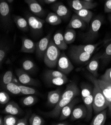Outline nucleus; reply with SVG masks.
Here are the masks:
<instances>
[{
  "label": "nucleus",
  "instance_id": "1",
  "mask_svg": "<svg viewBox=\"0 0 111 125\" xmlns=\"http://www.w3.org/2000/svg\"><path fill=\"white\" fill-rule=\"evenodd\" d=\"M87 76L94 85L93 90V108L94 113L96 115L102 111L107 109L108 103L102 89L94 79L93 75H88Z\"/></svg>",
  "mask_w": 111,
  "mask_h": 125
},
{
  "label": "nucleus",
  "instance_id": "2",
  "mask_svg": "<svg viewBox=\"0 0 111 125\" xmlns=\"http://www.w3.org/2000/svg\"><path fill=\"white\" fill-rule=\"evenodd\" d=\"M60 54V50L55 45L53 40H50L44 55L43 61L44 64L49 68H54L57 66Z\"/></svg>",
  "mask_w": 111,
  "mask_h": 125
},
{
  "label": "nucleus",
  "instance_id": "3",
  "mask_svg": "<svg viewBox=\"0 0 111 125\" xmlns=\"http://www.w3.org/2000/svg\"><path fill=\"white\" fill-rule=\"evenodd\" d=\"M103 20V17L102 16H97L92 20L88 31L84 35L85 42H91L97 38Z\"/></svg>",
  "mask_w": 111,
  "mask_h": 125
},
{
  "label": "nucleus",
  "instance_id": "4",
  "mask_svg": "<svg viewBox=\"0 0 111 125\" xmlns=\"http://www.w3.org/2000/svg\"><path fill=\"white\" fill-rule=\"evenodd\" d=\"M26 19L32 33L34 35H39L41 34L45 21L30 13L26 15Z\"/></svg>",
  "mask_w": 111,
  "mask_h": 125
},
{
  "label": "nucleus",
  "instance_id": "5",
  "mask_svg": "<svg viewBox=\"0 0 111 125\" xmlns=\"http://www.w3.org/2000/svg\"><path fill=\"white\" fill-rule=\"evenodd\" d=\"M69 55L73 62L77 64H83L87 63L92 55L91 54L80 51L74 46L70 48Z\"/></svg>",
  "mask_w": 111,
  "mask_h": 125
},
{
  "label": "nucleus",
  "instance_id": "6",
  "mask_svg": "<svg viewBox=\"0 0 111 125\" xmlns=\"http://www.w3.org/2000/svg\"><path fill=\"white\" fill-rule=\"evenodd\" d=\"M7 0H0V16L3 26L8 28L11 24L10 9Z\"/></svg>",
  "mask_w": 111,
  "mask_h": 125
},
{
  "label": "nucleus",
  "instance_id": "7",
  "mask_svg": "<svg viewBox=\"0 0 111 125\" xmlns=\"http://www.w3.org/2000/svg\"><path fill=\"white\" fill-rule=\"evenodd\" d=\"M93 77L95 81L102 89L105 95L108 103V114L109 116L111 117V84L103 81L101 79H97L93 76Z\"/></svg>",
  "mask_w": 111,
  "mask_h": 125
},
{
  "label": "nucleus",
  "instance_id": "8",
  "mask_svg": "<svg viewBox=\"0 0 111 125\" xmlns=\"http://www.w3.org/2000/svg\"><path fill=\"white\" fill-rule=\"evenodd\" d=\"M57 67L58 70L66 75L69 74L74 68L71 61L64 52L61 53L60 54L57 62Z\"/></svg>",
  "mask_w": 111,
  "mask_h": 125
},
{
  "label": "nucleus",
  "instance_id": "9",
  "mask_svg": "<svg viewBox=\"0 0 111 125\" xmlns=\"http://www.w3.org/2000/svg\"><path fill=\"white\" fill-rule=\"evenodd\" d=\"M80 93L81 92L77 84L75 82H72L67 85L65 90L61 95V99L73 100L79 96Z\"/></svg>",
  "mask_w": 111,
  "mask_h": 125
},
{
  "label": "nucleus",
  "instance_id": "10",
  "mask_svg": "<svg viewBox=\"0 0 111 125\" xmlns=\"http://www.w3.org/2000/svg\"><path fill=\"white\" fill-rule=\"evenodd\" d=\"M51 33H49L47 35L40 40L36 43V53L40 58H42L48 47L50 41Z\"/></svg>",
  "mask_w": 111,
  "mask_h": 125
},
{
  "label": "nucleus",
  "instance_id": "11",
  "mask_svg": "<svg viewBox=\"0 0 111 125\" xmlns=\"http://www.w3.org/2000/svg\"><path fill=\"white\" fill-rule=\"evenodd\" d=\"M72 100L67 99H60L59 102L54 106V108L52 110L47 112H43L42 114L50 118H57L60 116L61 111L62 108L69 102H70Z\"/></svg>",
  "mask_w": 111,
  "mask_h": 125
},
{
  "label": "nucleus",
  "instance_id": "12",
  "mask_svg": "<svg viewBox=\"0 0 111 125\" xmlns=\"http://www.w3.org/2000/svg\"><path fill=\"white\" fill-rule=\"evenodd\" d=\"M16 74L19 82L23 85L27 86H36L38 85V82L30 76L24 70L18 69L16 71Z\"/></svg>",
  "mask_w": 111,
  "mask_h": 125
},
{
  "label": "nucleus",
  "instance_id": "13",
  "mask_svg": "<svg viewBox=\"0 0 111 125\" xmlns=\"http://www.w3.org/2000/svg\"><path fill=\"white\" fill-rule=\"evenodd\" d=\"M29 8L34 15L40 17H43L45 15V11L38 0H24Z\"/></svg>",
  "mask_w": 111,
  "mask_h": 125
},
{
  "label": "nucleus",
  "instance_id": "14",
  "mask_svg": "<svg viewBox=\"0 0 111 125\" xmlns=\"http://www.w3.org/2000/svg\"><path fill=\"white\" fill-rule=\"evenodd\" d=\"M69 5L74 10H79L82 9H93L97 6L96 3L87 2L83 0H71Z\"/></svg>",
  "mask_w": 111,
  "mask_h": 125
},
{
  "label": "nucleus",
  "instance_id": "15",
  "mask_svg": "<svg viewBox=\"0 0 111 125\" xmlns=\"http://www.w3.org/2000/svg\"><path fill=\"white\" fill-rule=\"evenodd\" d=\"M52 10L62 20H68L70 15L69 10L62 3H57L51 6Z\"/></svg>",
  "mask_w": 111,
  "mask_h": 125
},
{
  "label": "nucleus",
  "instance_id": "16",
  "mask_svg": "<svg viewBox=\"0 0 111 125\" xmlns=\"http://www.w3.org/2000/svg\"><path fill=\"white\" fill-rule=\"evenodd\" d=\"M87 115V110L85 104L80 105L74 108L70 116V120L75 121L77 120L86 118Z\"/></svg>",
  "mask_w": 111,
  "mask_h": 125
},
{
  "label": "nucleus",
  "instance_id": "17",
  "mask_svg": "<svg viewBox=\"0 0 111 125\" xmlns=\"http://www.w3.org/2000/svg\"><path fill=\"white\" fill-rule=\"evenodd\" d=\"M79 100L78 98H75L62 108L59 118V120L60 121L65 120L71 116L74 106L78 102Z\"/></svg>",
  "mask_w": 111,
  "mask_h": 125
},
{
  "label": "nucleus",
  "instance_id": "18",
  "mask_svg": "<svg viewBox=\"0 0 111 125\" xmlns=\"http://www.w3.org/2000/svg\"><path fill=\"white\" fill-rule=\"evenodd\" d=\"M36 50V43L33 41L26 37H23L21 39V47L20 51L24 53H31Z\"/></svg>",
  "mask_w": 111,
  "mask_h": 125
},
{
  "label": "nucleus",
  "instance_id": "19",
  "mask_svg": "<svg viewBox=\"0 0 111 125\" xmlns=\"http://www.w3.org/2000/svg\"><path fill=\"white\" fill-rule=\"evenodd\" d=\"M86 22L77 14H75L72 15L67 28H70L74 30L84 29L86 27Z\"/></svg>",
  "mask_w": 111,
  "mask_h": 125
},
{
  "label": "nucleus",
  "instance_id": "20",
  "mask_svg": "<svg viewBox=\"0 0 111 125\" xmlns=\"http://www.w3.org/2000/svg\"><path fill=\"white\" fill-rule=\"evenodd\" d=\"M2 113L5 114H11L16 116L22 113V110L16 102L10 101L7 103L4 110L2 111Z\"/></svg>",
  "mask_w": 111,
  "mask_h": 125
},
{
  "label": "nucleus",
  "instance_id": "21",
  "mask_svg": "<svg viewBox=\"0 0 111 125\" xmlns=\"http://www.w3.org/2000/svg\"><path fill=\"white\" fill-rule=\"evenodd\" d=\"M62 93L59 89L49 92L47 95V104L51 106H55L60 100Z\"/></svg>",
  "mask_w": 111,
  "mask_h": 125
},
{
  "label": "nucleus",
  "instance_id": "22",
  "mask_svg": "<svg viewBox=\"0 0 111 125\" xmlns=\"http://www.w3.org/2000/svg\"><path fill=\"white\" fill-rule=\"evenodd\" d=\"M100 59V55L99 56H96L91 59L87 66H86L87 70H88L89 72L92 74V75L96 78L98 76V71L99 66Z\"/></svg>",
  "mask_w": 111,
  "mask_h": 125
},
{
  "label": "nucleus",
  "instance_id": "23",
  "mask_svg": "<svg viewBox=\"0 0 111 125\" xmlns=\"http://www.w3.org/2000/svg\"><path fill=\"white\" fill-rule=\"evenodd\" d=\"M52 40L60 50L64 51L67 48V44L65 41L64 35L61 32L58 31L55 33L53 36Z\"/></svg>",
  "mask_w": 111,
  "mask_h": 125
},
{
  "label": "nucleus",
  "instance_id": "24",
  "mask_svg": "<svg viewBox=\"0 0 111 125\" xmlns=\"http://www.w3.org/2000/svg\"><path fill=\"white\" fill-rule=\"evenodd\" d=\"M14 21L17 28L22 31H27L30 27L27 19L20 16H14L13 17Z\"/></svg>",
  "mask_w": 111,
  "mask_h": 125
},
{
  "label": "nucleus",
  "instance_id": "25",
  "mask_svg": "<svg viewBox=\"0 0 111 125\" xmlns=\"http://www.w3.org/2000/svg\"><path fill=\"white\" fill-rule=\"evenodd\" d=\"M108 108L96 114L90 123L91 125H104L107 119Z\"/></svg>",
  "mask_w": 111,
  "mask_h": 125
},
{
  "label": "nucleus",
  "instance_id": "26",
  "mask_svg": "<svg viewBox=\"0 0 111 125\" xmlns=\"http://www.w3.org/2000/svg\"><path fill=\"white\" fill-rule=\"evenodd\" d=\"M82 100L84 102V103L87 108V115L86 117V120L87 121H89L92 116L93 112V94L89 96L88 97H86L83 99Z\"/></svg>",
  "mask_w": 111,
  "mask_h": 125
},
{
  "label": "nucleus",
  "instance_id": "27",
  "mask_svg": "<svg viewBox=\"0 0 111 125\" xmlns=\"http://www.w3.org/2000/svg\"><path fill=\"white\" fill-rule=\"evenodd\" d=\"M75 14L80 17L86 23H89L92 18L93 12L88 9H82L79 10H74Z\"/></svg>",
  "mask_w": 111,
  "mask_h": 125
},
{
  "label": "nucleus",
  "instance_id": "28",
  "mask_svg": "<svg viewBox=\"0 0 111 125\" xmlns=\"http://www.w3.org/2000/svg\"><path fill=\"white\" fill-rule=\"evenodd\" d=\"M45 21L52 26H57L62 22V20L55 12H49L45 19Z\"/></svg>",
  "mask_w": 111,
  "mask_h": 125
},
{
  "label": "nucleus",
  "instance_id": "29",
  "mask_svg": "<svg viewBox=\"0 0 111 125\" xmlns=\"http://www.w3.org/2000/svg\"><path fill=\"white\" fill-rule=\"evenodd\" d=\"M63 35L66 43L69 44L75 41L76 37V32L74 29L67 28Z\"/></svg>",
  "mask_w": 111,
  "mask_h": 125
},
{
  "label": "nucleus",
  "instance_id": "30",
  "mask_svg": "<svg viewBox=\"0 0 111 125\" xmlns=\"http://www.w3.org/2000/svg\"><path fill=\"white\" fill-rule=\"evenodd\" d=\"M100 42H99L94 44L79 45H75L74 46L76 48L80 50V51L92 54L95 51V50L97 49L98 46L100 44Z\"/></svg>",
  "mask_w": 111,
  "mask_h": 125
},
{
  "label": "nucleus",
  "instance_id": "31",
  "mask_svg": "<svg viewBox=\"0 0 111 125\" xmlns=\"http://www.w3.org/2000/svg\"><path fill=\"white\" fill-rule=\"evenodd\" d=\"M44 77L45 80L55 77H67V75L59 70H48L45 72Z\"/></svg>",
  "mask_w": 111,
  "mask_h": 125
},
{
  "label": "nucleus",
  "instance_id": "32",
  "mask_svg": "<svg viewBox=\"0 0 111 125\" xmlns=\"http://www.w3.org/2000/svg\"><path fill=\"white\" fill-rule=\"evenodd\" d=\"M38 101V98L32 95H28L23 97L21 100L22 105L26 107H30L34 105Z\"/></svg>",
  "mask_w": 111,
  "mask_h": 125
},
{
  "label": "nucleus",
  "instance_id": "33",
  "mask_svg": "<svg viewBox=\"0 0 111 125\" xmlns=\"http://www.w3.org/2000/svg\"><path fill=\"white\" fill-rule=\"evenodd\" d=\"M81 88V94L82 100L93 94V88H92V87L88 84H82Z\"/></svg>",
  "mask_w": 111,
  "mask_h": 125
},
{
  "label": "nucleus",
  "instance_id": "34",
  "mask_svg": "<svg viewBox=\"0 0 111 125\" xmlns=\"http://www.w3.org/2000/svg\"><path fill=\"white\" fill-rule=\"evenodd\" d=\"M100 59L104 63H107L111 59V42L106 46L102 54L100 55Z\"/></svg>",
  "mask_w": 111,
  "mask_h": 125
},
{
  "label": "nucleus",
  "instance_id": "35",
  "mask_svg": "<svg viewBox=\"0 0 111 125\" xmlns=\"http://www.w3.org/2000/svg\"><path fill=\"white\" fill-rule=\"evenodd\" d=\"M45 121L43 118L35 113H32L29 119V125H43Z\"/></svg>",
  "mask_w": 111,
  "mask_h": 125
},
{
  "label": "nucleus",
  "instance_id": "36",
  "mask_svg": "<svg viewBox=\"0 0 111 125\" xmlns=\"http://www.w3.org/2000/svg\"><path fill=\"white\" fill-rule=\"evenodd\" d=\"M48 83L56 86H61L67 83L69 79L67 77H55L45 80Z\"/></svg>",
  "mask_w": 111,
  "mask_h": 125
},
{
  "label": "nucleus",
  "instance_id": "37",
  "mask_svg": "<svg viewBox=\"0 0 111 125\" xmlns=\"http://www.w3.org/2000/svg\"><path fill=\"white\" fill-rule=\"evenodd\" d=\"M6 89L11 94L14 95H19L21 94L20 87L18 84L14 82H11L5 86Z\"/></svg>",
  "mask_w": 111,
  "mask_h": 125
},
{
  "label": "nucleus",
  "instance_id": "38",
  "mask_svg": "<svg viewBox=\"0 0 111 125\" xmlns=\"http://www.w3.org/2000/svg\"><path fill=\"white\" fill-rule=\"evenodd\" d=\"M20 89V92L21 94L23 95H33L37 93L36 90L34 89L32 87H30L25 85H22L20 84H18Z\"/></svg>",
  "mask_w": 111,
  "mask_h": 125
},
{
  "label": "nucleus",
  "instance_id": "39",
  "mask_svg": "<svg viewBox=\"0 0 111 125\" xmlns=\"http://www.w3.org/2000/svg\"><path fill=\"white\" fill-rule=\"evenodd\" d=\"M10 47L9 46L1 43V47H0V65L2 67V64L4 61V60L9 52Z\"/></svg>",
  "mask_w": 111,
  "mask_h": 125
},
{
  "label": "nucleus",
  "instance_id": "40",
  "mask_svg": "<svg viewBox=\"0 0 111 125\" xmlns=\"http://www.w3.org/2000/svg\"><path fill=\"white\" fill-rule=\"evenodd\" d=\"M14 76L13 75V72L10 70H9L6 72L3 77L2 82L4 86H6L9 83L13 82Z\"/></svg>",
  "mask_w": 111,
  "mask_h": 125
},
{
  "label": "nucleus",
  "instance_id": "41",
  "mask_svg": "<svg viewBox=\"0 0 111 125\" xmlns=\"http://www.w3.org/2000/svg\"><path fill=\"white\" fill-rule=\"evenodd\" d=\"M22 68L26 72H31L34 70L35 64L32 61L27 59L22 62Z\"/></svg>",
  "mask_w": 111,
  "mask_h": 125
},
{
  "label": "nucleus",
  "instance_id": "42",
  "mask_svg": "<svg viewBox=\"0 0 111 125\" xmlns=\"http://www.w3.org/2000/svg\"><path fill=\"white\" fill-rule=\"evenodd\" d=\"M18 119L15 115L7 114L4 118V125H16Z\"/></svg>",
  "mask_w": 111,
  "mask_h": 125
},
{
  "label": "nucleus",
  "instance_id": "43",
  "mask_svg": "<svg viewBox=\"0 0 111 125\" xmlns=\"http://www.w3.org/2000/svg\"><path fill=\"white\" fill-rule=\"evenodd\" d=\"M100 79L111 84V67L105 71V73L100 77Z\"/></svg>",
  "mask_w": 111,
  "mask_h": 125
},
{
  "label": "nucleus",
  "instance_id": "44",
  "mask_svg": "<svg viewBox=\"0 0 111 125\" xmlns=\"http://www.w3.org/2000/svg\"><path fill=\"white\" fill-rule=\"evenodd\" d=\"M10 96L5 91H1L0 92V103L2 105L7 104L10 100Z\"/></svg>",
  "mask_w": 111,
  "mask_h": 125
},
{
  "label": "nucleus",
  "instance_id": "45",
  "mask_svg": "<svg viewBox=\"0 0 111 125\" xmlns=\"http://www.w3.org/2000/svg\"><path fill=\"white\" fill-rule=\"evenodd\" d=\"M30 115V112L28 113L27 115L23 118L18 119L16 125H29V119Z\"/></svg>",
  "mask_w": 111,
  "mask_h": 125
},
{
  "label": "nucleus",
  "instance_id": "46",
  "mask_svg": "<svg viewBox=\"0 0 111 125\" xmlns=\"http://www.w3.org/2000/svg\"><path fill=\"white\" fill-rule=\"evenodd\" d=\"M104 11L106 13L111 12V0H106L104 4Z\"/></svg>",
  "mask_w": 111,
  "mask_h": 125
},
{
  "label": "nucleus",
  "instance_id": "47",
  "mask_svg": "<svg viewBox=\"0 0 111 125\" xmlns=\"http://www.w3.org/2000/svg\"><path fill=\"white\" fill-rule=\"evenodd\" d=\"M57 0H44V3L46 4H51L55 2Z\"/></svg>",
  "mask_w": 111,
  "mask_h": 125
},
{
  "label": "nucleus",
  "instance_id": "48",
  "mask_svg": "<svg viewBox=\"0 0 111 125\" xmlns=\"http://www.w3.org/2000/svg\"><path fill=\"white\" fill-rule=\"evenodd\" d=\"M53 125H68V123L67 122H59V123H55Z\"/></svg>",
  "mask_w": 111,
  "mask_h": 125
},
{
  "label": "nucleus",
  "instance_id": "49",
  "mask_svg": "<svg viewBox=\"0 0 111 125\" xmlns=\"http://www.w3.org/2000/svg\"><path fill=\"white\" fill-rule=\"evenodd\" d=\"M0 125H4V119H3V117L1 116V117H0Z\"/></svg>",
  "mask_w": 111,
  "mask_h": 125
},
{
  "label": "nucleus",
  "instance_id": "50",
  "mask_svg": "<svg viewBox=\"0 0 111 125\" xmlns=\"http://www.w3.org/2000/svg\"><path fill=\"white\" fill-rule=\"evenodd\" d=\"M83 1L87 2H91V3H92L93 2V0H83Z\"/></svg>",
  "mask_w": 111,
  "mask_h": 125
},
{
  "label": "nucleus",
  "instance_id": "51",
  "mask_svg": "<svg viewBox=\"0 0 111 125\" xmlns=\"http://www.w3.org/2000/svg\"><path fill=\"white\" fill-rule=\"evenodd\" d=\"M110 41H111V38H110V39H108V40H107L105 41V43L109 42Z\"/></svg>",
  "mask_w": 111,
  "mask_h": 125
},
{
  "label": "nucleus",
  "instance_id": "52",
  "mask_svg": "<svg viewBox=\"0 0 111 125\" xmlns=\"http://www.w3.org/2000/svg\"><path fill=\"white\" fill-rule=\"evenodd\" d=\"M14 0H7V1L9 3H11L13 2Z\"/></svg>",
  "mask_w": 111,
  "mask_h": 125
},
{
  "label": "nucleus",
  "instance_id": "53",
  "mask_svg": "<svg viewBox=\"0 0 111 125\" xmlns=\"http://www.w3.org/2000/svg\"><path fill=\"white\" fill-rule=\"evenodd\" d=\"M109 21H110V23H111V14L109 15Z\"/></svg>",
  "mask_w": 111,
  "mask_h": 125
},
{
  "label": "nucleus",
  "instance_id": "54",
  "mask_svg": "<svg viewBox=\"0 0 111 125\" xmlns=\"http://www.w3.org/2000/svg\"><path fill=\"white\" fill-rule=\"evenodd\" d=\"M38 1H39L40 2V3H43V2H44V0H38Z\"/></svg>",
  "mask_w": 111,
  "mask_h": 125
},
{
  "label": "nucleus",
  "instance_id": "55",
  "mask_svg": "<svg viewBox=\"0 0 111 125\" xmlns=\"http://www.w3.org/2000/svg\"><path fill=\"white\" fill-rule=\"evenodd\" d=\"M110 42H111V41H110Z\"/></svg>",
  "mask_w": 111,
  "mask_h": 125
}]
</instances>
